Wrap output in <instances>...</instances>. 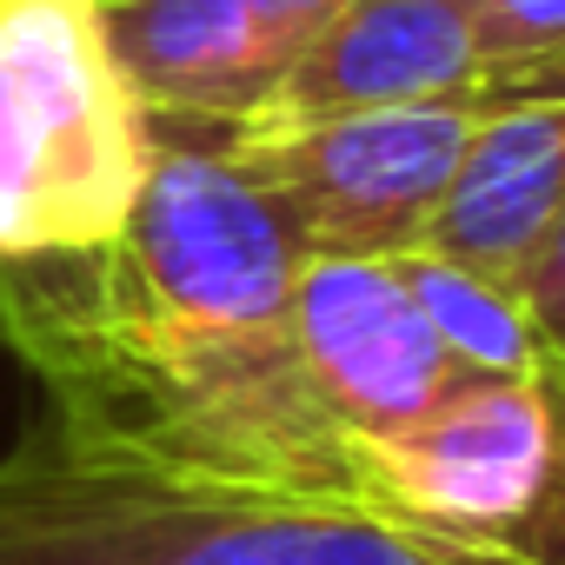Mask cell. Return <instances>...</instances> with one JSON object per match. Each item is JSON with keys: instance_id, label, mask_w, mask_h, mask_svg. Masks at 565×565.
<instances>
[{"instance_id": "cell-5", "label": "cell", "mask_w": 565, "mask_h": 565, "mask_svg": "<svg viewBox=\"0 0 565 565\" xmlns=\"http://www.w3.org/2000/svg\"><path fill=\"white\" fill-rule=\"evenodd\" d=\"M287 333L307 386L353 439H386L426 419L466 380L399 266L373 253H307Z\"/></svg>"}, {"instance_id": "cell-11", "label": "cell", "mask_w": 565, "mask_h": 565, "mask_svg": "<svg viewBox=\"0 0 565 565\" xmlns=\"http://www.w3.org/2000/svg\"><path fill=\"white\" fill-rule=\"evenodd\" d=\"M519 300H525V313H532V327L545 340V360H552V373L565 386V206H558V220L545 226L539 253L519 273Z\"/></svg>"}, {"instance_id": "cell-6", "label": "cell", "mask_w": 565, "mask_h": 565, "mask_svg": "<svg viewBox=\"0 0 565 565\" xmlns=\"http://www.w3.org/2000/svg\"><path fill=\"white\" fill-rule=\"evenodd\" d=\"M347 0H100L107 47L160 120L246 127Z\"/></svg>"}, {"instance_id": "cell-1", "label": "cell", "mask_w": 565, "mask_h": 565, "mask_svg": "<svg viewBox=\"0 0 565 565\" xmlns=\"http://www.w3.org/2000/svg\"><path fill=\"white\" fill-rule=\"evenodd\" d=\"M0 565H525L360 499L233 486L67 439L47 413L0 452Z\"/></svg>"}, {"instance_id": "cell-8", "label": "cell", "mask_w": 565, "mask_h": 565, "mask_svg": "<svg viewBox=\"0 0 565 565\" xmlns=\"http://www.w3.org/2000/svg\"><path fill=\"white\" fill-rule=\"evenodd\" d=\"M558 206H565V100H505L479 114L426 246L519 287Z\"/></svg>"}, {"instance_id": "cell-7", "label": "cell", "mask_w": 565, "mask_h": 565, "mask_svg": "<svg viewBox=\"0 0 565 565\" xmlns=\"http://www.w3.org/2000/svg\"><path fill=\"white\" fill-rule=\"evenodd\" d=\"M373 107H499L459 0H347L246 127H307Z\"/></svg>"}, {"instance_id": "cell-10", "label": "cell", "mask_w": 565, "mask_h": 565, "mask_svg": "<svg viewBox=\"0 0 565 565\" xmlns=\"http://www.w3.org/2000/svg\"><path fill=\"white\" fill-rule=\"evenodd\" d=\"M492 94L505 100H565V0H459Z\"/></svg>"}, {"instance_id": "cell-4", "label": "cell", "mask_w": 565, "mask_h": 565, "mask_svg": "<svg viewBox=\"0 0 565 565\" xmlns=\"http://www.w3.org/2000/svg\"><path fill=\"white\" fill-rule=\"evenodd\" d=\"M486 107H373L307 127H233L239 160L294 213L307 253L399 259L433 239Z\"/></svg>"}, {"instance_id": "cell-3", "label": "cell", "mask_w": 565, "mask_h": 565, "mask_svg": "<svg viewBox=\"0 0 565 565\" xmlns=\"http://www.w3.org/2000/svg\"><path fill=\"white\" fill-rule=\"evenodd\" d=\"M353 492L446 545L565 565V386L459 380L426 419L353 439Z\"/></svg>"}, {"instance_id": "cell-9", "label": "cell", "mask_w": 565, "mask_h": 565, "mask_svg": "<svg viewBox=\"0 0 565 565\" xmlns=\"http://www.w3.org/2000/svg\"><path fill=\"white\" fill-rule=\"evenodd\" d=\"M393 266H399L419 313L433 320L439 347L452 353V366L466 380H545V386H558L519 287H505L492 273H472V266H459L433 246H413Z\"/></svg>"}, {"instance_id": "cell-2", "label": "cell", "mask_w": 565, "mask_h": 565, "mask_svg": "<svg viewBox=\"0 0 565 565\" xmlns=\"http://www.w3.org/2000/svg\"><path fill=\"white\" fill-rule=\"evenodd\" d=\"M147 180V107L100 0H0V266L107 246Z\"/></svg>"}]
</instances>
